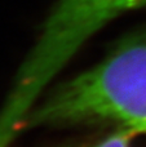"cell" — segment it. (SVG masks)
<instances>
[{
    "label": "cell",
    "mask_w": 146,
    "mask_h": 147,
    "mask_svg": "<svg viewBox=\"0 0 146 147\" xmlns=\"http://www.w3.org/2000/svg\"><path fill=\"white\" fill-rule=\"evenodd\" d=\"M26 128L146 127V38L118 45L101 62L35 103Z\"/></svg>",
    "instance_id": "6da1fadb"
},
{
    "label": "cell",
    "mask_w": 146,
    "mask_h": 147,
    "mask_svg": "<svg viewBox=\"0 0 146 147\" xmlns=\"http://www.w3.org/2000/svg\"><path fill=\"white\" fill-rule=\"evenodd\" d=\"M146 0H57L35 44L44 61L64 66L107 22Z\"/></svg>",
    "instance_id": "7a4b0ae2"
},
{
    "label": "cell",
    "mask_w": 146,
    "mask_h": 147,
    "mask_svg": "<svg viewBox=\"0 0 146 147\" xmlns=\"http://www.w3.org/2000/svg\"><path fill=\"white\" fill-rule=\"evenodd\" d=\"M64 147H146V127H116L98 138Z\"/></svg>",
    "instance_id": "3957f363"
}]
</instances>
